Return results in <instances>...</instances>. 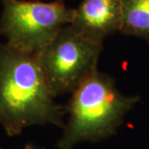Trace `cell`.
Returning <instances> with one entry per match:
<instances>
[{
  "label": "cell",
  "mask_w": 149,
  "mask_h": 149,
  "mask_svg": "<svg viewBox=\"0 0 149 149\" xmlns=\"http://www.w3.org/2000/svg\"><path fill=\"white\" fill-rule=\"evenodd\" d=\"M23 149H44V148H39V147H37V146H36V145H34V144H32V143H27V145L23 148Z\"/></svg>",
  "instance_id": "cell-7"
},
{
  "label": "cell",
  "mask_w": 149,
  "mask_h": 149,
  "mask_svg": "<svg viewBox=\"0 0 149 149\" xmlns=\"http://www.w3.org/2000/svg\"><path fill=\"white\" fill-rule=\"evenodd\" d=\"M85 34L104 42L119 32L121 25L120 0H82L70 23Z\"/></svg>",
  "instance_id": "cell-5"
},
{
  "label": "cell",
  "mask_w": 149,
  "mask_h": 149,
  "mask_svg": "<svg viewBox=\"0 0 149 149\" xmlns=\"http://www.w3.org/2000/svg\"><path fill=\"white\" fill-rule=\"evenodd\" d=\"M139 100V95H123L110 75L97 70L72 92L65 106L69 117L57 148L72 149L82 142L97 143L110 138Z\"/></svg>",
  "instance_id": "cell-2"
},
{
  "label": "cell",
  "mask_w": 149,
  "mask_h": 149,
  "mask_svg": "<svg viewBox=\"0 0 149 149\" xmlns=\"http://www.w3.org/2000/svg\"><path fill=\"white\" fill-rule=\"evenodd\" d=\"M65 107L51 95L37 56L0 44V125L9 137L34 125L64 127Z\"/></svg>",
  "instance_id": "cell-1"
},
{
  "label": "cell",
  "mask_w": 149,
  "mask_h": 149,
  "mask_svg": "<svg viewBox=\"0 0 149 149\" xmlns=\"http://www.w3.org/2000/svg\"><path fill=\"white\" fill-rule=\"evenodd\" d=\"M121 25L119 32L139 37L149 43V0H120Z\"/></svg>",
  "instance_id": "cell-6"
},
{
  "label": "cell",
  "mask_w": 149,
  "mask_h": 149,
  "mask_svg": "<svg viewBox=\"0 0 149 149\" xmlns=\"http://www.w3.org/2000/svg\"><path fill=\"white\" fill-rule=\"evenodd\" d=\"M2 2L0 36L5 37L11 47L37 56L74 16V9L66 7L63 0Z\"/></svg>",
  "instance_id": "cell-3"
},
{
  "label": "cell",
  "mask_w": 149,
  "mask_h": 149,
  "mask_svg": "<svg viewBox=\"0 0 149 149\" xmlns=\"http://www.w3.org/2000/svg\"><path fill=\"white\" fill-rule=\"evenodd\" d=\"M103 42L71 24L61 29L37 56L53 98L72 93L98 70Z\"/></svg>",
  "instance_id": "cell-4"
}]
</instances>
